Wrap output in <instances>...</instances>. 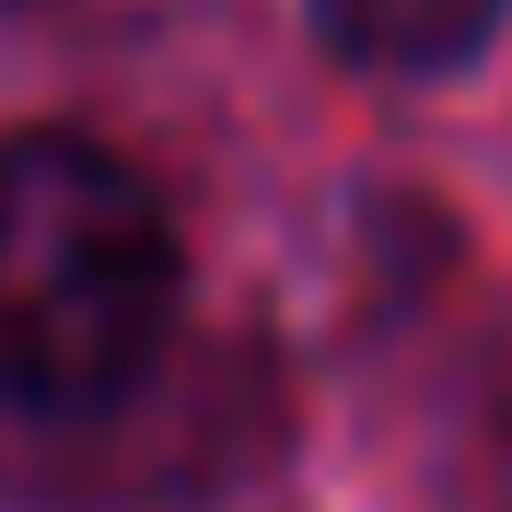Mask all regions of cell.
I'll return each mask as SVG.
<instances>
[{"instance_id":"6da1fadb","label":"cell","mask_w":512,"mask_h":512,"mask_svg":"<svg viewBox=\"0 0 512 512\" xmlns=\"http://www.w3.org/2000/svg\"><path fill=\"white\" fill-rule=\"evenodd\" d=\"M187 256L152 175L82 128L0 140V396L47 419L117 408L163 361Z\"/></svg>"},{"instance_id":"7a4b0ae2","label":"cell","mask_w":512,"mask_h":512,"mask_svg":"<svg viewBox=\"0 0 512 512\" xmlns=\"http://www.w3.org/2000/svg\"><path fill=\"white\" fill-rule=\"evenodd\" d=\"M501 24V0H315V35L350 70H396V82H431V70H466Z\"/></svg>"}]
</instances>
